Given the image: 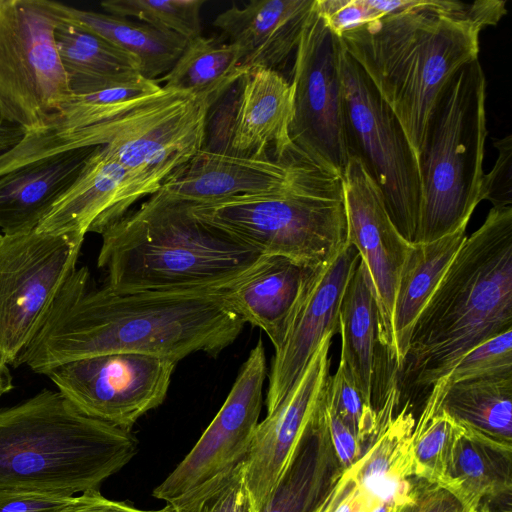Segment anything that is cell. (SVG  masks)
<instances>
[{
  "instance_id": "9c48e42d",
  "label": "cell",
  "mask_w": 512,
  "mask_h": 512,
  "mask_svg": "<svg viewBox=\"0 0 512 512\" xmlns=\"http://www.w3.org/2000/svg\"><path fill=\"white\" fill-rule=\"evenodd\" d=\"M60 21L56 1L0 0V113L25 134L72 97L55 42Z\"/></svg>"
},
{
  "instance_id": "d4e9b609",
  "label": "cell",
  "mask_w": 512,
  "mask_h": 512,
  "mask_svg": "<svg viewBox=\"0 0 512 512\" xmlns=\"http://www.w3.org/2000/svg\"><path fill=\"white\" fill-rule=\"evenodd\" d=\"M466 227L429 243H414L398 281L392 311L389 360L400 372L416 320L466 239Z\"/></svg>"
},
{
  "instance_id": "f1b7e54d",
  "label": "cell",
  "mask_w": 512,
  "mask_h": 512,
  "mask_svg": "<svg viewBox=\"0 0 512 512\" xmlns=\"http://www.w3.org/2000/svg\"><path fill=\"white\" fill-rule=\"evenodd\" d=\"M378 305L370 274L360 259L339 310L342 363L364 400L372 405L375 347L378 342Z\"/></svg>"
},
{
  "instance_id": "ab89813d",
  "label": "cell",
  "mask_w": 512,
  "mask_h": 512,
  "mask_svg": "<svg viewBox=\"0 0 512 512\" xmlns=\"http://www.w3.org/2000/svg\"><path fill=\"white\" fill-rule=\"evenodd\" d=\"M375 504L358 487L351 467L344 468L313 512H371Z\"/></svg>"
},
{
  "instance_id": "603a6c76",
  "label": "cell",
  "mask_w": 512,
  "mask_h": 512,
  "mask_svg": "<svg viewBox=\"0 0 512 512\" xmlns=\"http://www.w3.org/2000/svg\"><path fill=\"white\" fill-rule=\"evenodd\" d=\"M315 0H251L218 14L213 26L241 52L247 70H276L296 50Z\"/></svg>"
},
{
  "instance_id": "7dc6e473",
  "label": "cell",
  "mask_w": 512,
  "mask_h": 512,
  "mask_svg": "<svg viewBox=\"0 0 512 512\" xmlns=\"http://www.w3.org/2000/svg\"><path fill=\"white\" fill-rule=\"evenodd\" d=\"M395 508L390 506L387 503H380L376 507L373 508L371 512H393Z\"/></svg>"
},
{
  "instance_id": "52a82bcc",
  "label": "cell",
  "mask_w": 512,
  "mask_h": 512,
  "mask_svg": "<svg viewBox=\"0 0 512 512\" xmlns=\"http://www.w3.org/2000/svg\"><path fill=\"white\" fill-rule=\"evenodd\" d=\"M486 78L479 59L464 65L441 91L418 156L421 208L415 243L467 226L481 200Z\"/></svg>"
},
{
  "instance_id": "44dd1931",
  "label": "cell",
  "mask_w": 512,
  "mask_h": 512,
  "mask_svg": "<svg viewBox=\"0 0 512 512\" xmlns=\"http://www.w3.org/2000/svg\"><path fill=\"white\" fill-rule=\"evenodd\" d=\"M399 400L398 379L393 375L378 413L377 426L361 457L351 467L359 489L377 505L393 508L404 504L410 496L414 476L412 432L413 414L405 405L394 416Z\"/></svg>"
},
{
  "instance_id": "60d3db41",
  "label": "cell",
  "mask_w": 512,
  "mask_h": 512,
  "mask_svg": "<svg viewBox=\"0 0 512 512\" xmlns=\"http://www.w3.org/2000/svg\"><path fill=\"white\" fill-rule=\"evenodd\" d=\"M393 512H465V509L445 488L416 477L409 499Z\"/></svg>"
},
{
  "instance_id": "7bdbcfd3",
  "label": "cell",
  "mask_w": 512,
  "mask_h": 512,
  "mask_svg": "<svg viewBox=\"0 0 512 512\" xmlns=\"http://www.w3.org/2000/svg\"><path fill=\"white\" fill-rule=\"evenodd\" d=\"M325 404L328 417V425L331 435L332 444L339 463L343 468L352 466L361 457L363 450L360 443L349 430V428L341 421L336 413Z\"/></svg>"
},
{
  "instance_id": "d590c367",
  "label": "cell",
  "mask_w": 512,
  "mask_h": 512,
  "mask_svg": "<svg viewBox=\"0 0 512 512\" xmlns=\"http://www.w3.org/2000/svg\"><path fill=\"white\" fill-rule=\"evenodd\" d=\"M326 402L360 445L370 439L377 426L378 413L364 400L342 363H339L336 373L329 378Z\"/></svg>"
},
{
  "instance_id": "836d02e7",
  "label": "cell",
  "mask_w": 512,
  "mask_h": 512,
  "mask_svg": "<svg viewBox=\"0 0 512 512\" xmlns=\"http://www.w3.org/2000/svg\"><path fill=\"white\" fill-rule=\"evenodd\" d=\"M204 3L205 0H106L100 5L107 14L134 17L189 41L201 35L200 10Z\"/></svg>"
},
{
  "instance_id": "7402d4cb",
  "label": "cell",
  "mask_w": 512,
  "mask_h": 512,
  "mask_svg": "<svg viewBox=\"0 0 512 512\" xmlns=\"http://www.w3.org/2000/svg\"><path fill=\"white\" fill-rule=\"evenodd\" d=\"M240 94L227 152L253 158H281L290 138L293 87L277 70L256 67L238 81Z\"/></svg>"
},
{
  "instance_id": "4dcf8cb0",
  "label": "cell",
  "mask_w": 512,
  "mask_h": 512,
  "mask_svg": "<svg viewBox=\"0 0 512 512\" xmlns=\"http://www.w3.org/2000/svg\"><path fill=\"white\" fill-rule=\"evenodd\" d=\"M241 62V52L235 44L200 35L187 42L174 66L159 81H165L164 89L215 102L248 71Z\"/></svg>"
},
{
  "instance_id": "2e32d148",
  "label": "cell",
  "mask_w": 512,
  "mask_h": 512,
  "mask_svg": "<svg viewBox=\"0 0 512 512\" xmlns=\"http://www.w3.org/2000/svg\"><path fill=\"white\" fill-rule=\"evenodd\" d=\"M328 334L294 387L256 427L244 461L245 482L257 512L270 501L310 429L330 378Z\"/></svg>"
},
{
  "instance_id": "3957f363",
  "label": "cell",
  "mask_w": 512,
  "mask_h": 512,
  "mask_svg": "<svg viewBox=\"0 0 512 512\" xmlns=\"http://www.w3.org/2000/svg\"><path fill=\"white\" fill-rule=\"evenodd\" d=\"M509 330L512 207H492L416 320L400 372L416 386H433L469 351Z\"/></svg>"
},
{
  "instance_id": "d6986e66",
  "label": "cell",
  "mask_w": 512,
  "mask_h": 512,
  "mask_svg": "<svg viewBox=\"0 0 512 512\" xmlns=\"http://www.w3.org/2000/svg\"><path fill=\"white\" fill-rule=\"evenodd\" d=\"M146 194L117 161L96 146L80 174L54 202L35 230L48 233H101Z\"/></svg>"
},
{
  "instance_id": "ee69618b",
  "label": "cell",
  "mask_w": 512,
  "mask_h": 512,
  "mask_svg": "<svg viewBox=\"0 0 512 512\" xmlns=\"http://www.w3.org/2000/svg\"><path fill=\"white\" fill-rule=\"evenodd\" d=\"M71 497L34 494L0 495V512H49Z\"/></svg>"
},
{
  "instance_id": "ac0fdd59",
  "label": "cell",
  "mask_w": 512,
  "mask_h": 512,
  "mask_svg": "<svg viewBox=\"0 0 512 512\" xmlns=\"http://www.w3.org/2000/svg\"><path fill=\"white\" fill-rule=\"evenodd\" d=\"M303 154L293 145L281 158H253L204 147L161 183L155 195L188 204L273 192L292 178Z\"/></svg>"
},
{
  "instance_id": "4316f807",
  "label": "cell",
  "mask_w": 512,
  "mask_h": 512,
  "mask_svg": "<svg viewBox=\"0 0 512 512\" xmlns=\"http://www.w3.org/2000/svg\"><path fill=\"white\" fill-rule=\"evenodd\" d=\"M343 469L323 398L290 468L260 512H313Z\"/></svg>"
},
{
  "instance_id": "7a4b0ae2",
  "label": "cell",
  "mask_w": 512,
  "mask_h": 512,
  "mask_svg": "<svg viewBox=\"0 0 512 512\" xmlns=\"http://www.w3.org/2000/svg\"><path fill=\"white\" fill-rule=\"evenodd\" d=\"M450 0H404L339 38L399 121L417 156L438 97L464 65L478 59L481 30Z\"/></svg>"
},
{
  "instance_id": "816d5d0a",
  "label": "cell",
  "mask_w": 512,
  "mask_h": 512,
  "mask_svg": "<svg viewBox=\"0 0 512 512\" xmlns=\"http://www.w3.org/2000/svg\"><path fill=\"white\" fill-rule=\"evenodd\" d=\"M466 511V510H465Z\"/></svg>"
},
{
  "instance_id": "8992f818",
  "label": "cell",
  "mask_w": 512,
  "mask_h": 512,
  "mask_svg": "<svg viewBox=\"0 0 512 512\" xmlns=\"http://www.w3.org/2000/svg\"><path fill=\"white\" fill-rule=\"evenodd\" d=\"M200 219L262 255L318 268L348 244L342 174L303 152L281 189L190 204Z\"/></svg>"
},
{
  "instance_id": "30bf717a",
  "label": "cell",
  "mask_w": 512,
  "mask_h": 512,
  "mask_svg": "<svg viewBox=\"0 0 512 512\" xmlns=\"http://www.w3.org/2000/svg\"><path fill=\"white\" fill-rule=\"evenodd\" d=\"M339 69L349 155L363 162L395 227L414 244L421 208L417 156L396 116L342 43Z\"/></svg>"
},
{
  "instance_id": "6da1fadb",
  "label": "cell",
  "mask_w": 512,
  "mask_h": 512,
  "mask_svg": "<svg viewBox=\"0 0 512 512\" xmlns=\"http://www.w3.org/2000/svg\"><path fill=\"white\" fill-rule=\"evenodd\" d=\"M245 323L220 290L119 293L92 287L86 267L70 272L14 366L45 374L108 353H139L179 362L196 352L217 356Z\"/></svg>"
},
{
  "instance_id": "ba28073f",
  "label": "cell",
  "mask_w": 512,
  "mask_h": 512,
  "mask_svg": "<svg viewBox=\"0 0 512 512\" xmlns=\"http://www.w3.org/2000/svg\"><path fill=\"white\" fill-rule=\"evenodd\" d=\"M214 103L162 88L68 137L58 152L101 146L151 196L172 171L205 147L207 117Z\"/></svg>"
},
{
  "instance_id": "8fae6325",
  "label": "cell",
  "mask_w": 512,
  "mask_h": 512,
  "mask_svg": "<svg viewBox=\"0 0 512 512\" xmlns=\"http://www.w3.org/2000/svg\"><path fill=\"white\" fill-rule=\"evenodd\" d=\"M84 236L33 230L0 237V361L14 364L63 281Z\"/></svg>"
},
{
  "instance_id": "9a60e30c",
  "label": "cell",
  "mask_w": 512,
  "mask_h": 512,
  "mask_svg": "<svg viewBox=\"0 0 512 512\" xmlns=\"http://www.w3.org/2000/svg\"><path fill=\"white\" fill-rule=\"evenodd\" d=\"M348 243L358 251L378 305V342L392 350V311L400 274L412 243L392 222L382 194L363 162L349 155L342 173Z\"/></svg>"
},
{
  "instance_id": "e0dca14e",
  "label": "cell",
  "mask_w": 512,
  "mask_h": 512,
  "mask_svg": "<svg viewBox=\"0 0 512 512\" xmlns=\"http://www.w3.org/2000/svg\"><path fill=\"white\" fill-rule=\"evenodd\" d=\"M360 259L348 243L312 283L282 345L275 350L265 400L267 413L291 391L325 336L339 332L342 297Z\"/></svg>"
},
{
  "instance_id": "7c38bea8",
  "label": "cell",
  "mask_w": 512,
  "mask_h": 512,
  "mask_svg": "<svg viewBox=\"0 0 512 512\" xmlns=\"http://www.w3.org/2000/svg\"><path fill=\"white\" fill-rule=\"evenodd\" d=\"M266 376L265 349L259 339L220 410L190 452L154 489L156 499L179 509L245 461L259 423Z\"/></svg>"
},
{
  "instance_id": "f35d334b",
  "label": "cell",
  "mask_w": 512,
  "mask_h": 512,
  "mask_svg": "<svg viewBox=\"0 0 512 512\" xmlns=\"http://www.w3.org/2000/svg\"><path fill=\"white\" fill-rule=\"evenodd\" d=\"M498 151L495 164L484 174L481 200H488L495 208L512 207V136L494 139Z\"/></svg>"
},
{
  "instance_id": "b9f144b4",
  "label": "cell",
  "mask_w": 512,
  "mask_h": 512,
  "mask_svg": "<svg viewBox=\"0 0 512 512\" xmlns=\"http://www.w3.org/2000/svg\"><path fill=\"white\" fill-rule=\"evenodd\" d=\"M49 512H173L169 506L158 510H143L133 504L111 500L99 490H90L69 498L65 503Z\"/></svg>"
},
{
  "instance_id": "d6a6232c",
  "label": "cell",
  "mask_w": 512,
  "mask_h": 512,
  "mask_svg": "<svg viewBox=\"0 0 512 512\" xmlns=\"http://www.w3.org/2000/svg\"><path fill=\"white\" fill-rule=\"evenodd\" d=\"M464 433V428L440 406L425 405L412 432L414 477L446 489L452 452Z\"/></svg>"
},
{
  "instance_id": "5bb4252c",
  "label": "cell",
  "mask_w": 512,
  "mask_h": 512,
  "mask_svg": "<svg viewBox=\"0 0 512 512\" xmlns=\"http://www.w3.org/2000/svg\"><path fill=\"white\" fill-rule=\"evenodd\" d=\"M177 363L155 355L108 353L65 363L46 375L85 415L131 430L163 403Z\"/></svg>"
},
{
  "instance_id": "c3c4849f",
  "label": "cell",
  "mask_w": 512,
  "mask_h": 512,
  "mask_svg": "<svg viewBox=\"0 0 512 512\" xmlns=\"http://www.w3.org/2000/svg\"><path fill=\"white\" fill-rule=\"evenodd\" d=\"M476 512H492L485 505L479 506Z\"/></svg>"
},
{
  "instance_id": "277c9868",
  "label": "cell",
  "mask_w": 512,
  "mask_h": 512,
  "mask_svg": "<svg viewBox=\"0 0 512 512\" xmlns=\"http://www.w3.org/2000/svg\"><path fill=\"white\" fill-rule=\"evenodd\" d=\"M100 234L97 264L105 286L119 293L220 290L262 255L197 217L190 204L155 194Z\"/></svg>"
},
{
  "instance_id": "484cf974",
  "label": "cell",
  "mask_w": 512,
  "mask_h": 512,
  "mask_svg": "<svg viewBox=\"0 0 512 512\" xmlns=\"http://www.w3.org/2000/svg\"><path fill=\"white\" fill-rule=\"evenodd\" d=\"M55 42L72 95L143 77L139 62L130 53L62 17L55 30Z\"/></svg>"
},
{
  "instance_id": "4fadbf2b",
  "label": "cell",
  "mask_w": 512,
  "mask_h": 512,
  "mask_svg": "<svg viewBox=\"0 0 512 512\" xmlns=\"http://www.w3.org/2000/svg\"><path fill=\"white\" fill-rule=\"evenodd\" d=\"M341 40L315 9L308 17L295 50L292 69V143L339 173L349 152L345 134L339 69Z\"/></svg>"
},
{
  "instance_id": "1f68e13d",
  "label": "cell",
  "mask_w": 512,
  "mask_h": 512,
  "mask_svg": "<svg viewBox=\"0 0 512 512\" xmlns=\"http://www.w3.org/2000/svg\"><path fill=\"white\" fill-rule=\"evenodd\" d=\"M511 454L464 433L452 452L446 490L465 510L478 508L483 498H510Z\"/></svg>"
},
{
  "instance_id": "e575fe53",
  "label": "cell",
  "mask_w": 512,
  "mask_h": 512,
  "mask_svg": "<svg viewBox=\"0 0 512 512\" xmlns=\"http://www.w3.org/2000/svg\"><path fill=\"white\" fill-rule=\"evenodd\" d=\"M512 372V330L495 336L469 351L457 365L432 386L427 403L439 406L441 396L451 385Z\"/></svg>"
},
{
  "instance_id": "8d00e7d4",
  "label": "cell",
  "mask_w": 512,
  "mask_h": 512,
  "mask_svg": "<svg viewBox=\"0 0 512 512\" xmlns=\"http://www.w3.org/2000/svg\"><path fill=\"white\" fill-rule=\"evenodd\" d=\"M173 512H257L248 492L244 462L230 475Z\"/></svg>"
},
{
  "instance_id": "74e56055",
  "label": "cell",
  "mask_w": 512,
  "mask_h": 512,
  "mask_svg": "<svg viewBox=\"0 0 512 512\" xmlns=\"http://www.w3.org/2000/svg\"><path fill=\"white\" fill-rule=\"evenodd\" d=\"M314 9L338 37L383 17L368 0H315Z\"/></svg>"
},
{
  "instance_id": "f907efd6",
  "label": "cell",
  "mask_w": 512,
  "mask_h": 512,
  "mask_svg": "<svg viewBox=\"0 0 512 512\" xmlns=\"http://www.w3.org/2000/svg\"><path fill=\"white\" fill-rule=\"evenodd\" d=\"M2 236V234L0 233V237Z\"/></svg>"
},
{
  "instance_id": "cb8c5ba5",
  "label": "cell",
  "mask_w": 512,
  "mask_h": 512,
  "mask_svg": "<svg viewBox=\"0 0 512 512\" xmlns=\"http://www.w3.org/2000/svg\"><path fill=\"white\" fill-rule=\"evenodd\" d=\"M94 148L61 152L1 175V234L35 230L54 202L76 180Z\"/></svg>"
},
{
  "instance_id": "83f0119b",
  "label": "cell",
  "mask_w": 512,
  "mask_h": 512,
  "mask_svg": "<svg viewBox=\"0 0 512 512\" xmlns=\"http://www.w3.org/2000/svg\"><path fill=\"white\" fill-rule=\"evenodd\" d=\"M439 406L467 435L512 453V372L455 383Z\"/></svg>"
},
{
  "instance_id": "bcb514c9",
  "label": "cell",
  "mask_w": 512,
  "mask_h": 512,
  "mask_svg": "<svg viewBox=\"0 0 512 512\" xmlns=\"http://www.w3.org/2000/svg\"><path fill=\"white\" fill-rule=\"evenodd\" d=\"M13 389L12 377L6 364L0 361V398Z\"/></svg>"
},
{
  "instance_id": "f546056e",
  "label": "cell",
  "mask_w": 512,
  "mask_h": 512,
  "mask_svg": "<svg viewBox=\"0 0 512 512\" xmlns=\"http://www.w3.org/2000/svg\"><path fill=\"white\" fill-rule=\"evenodd\" d=\"M61 17L125 50L139 62L140 74L146 79L166 74L174 66L187 40L172 32L156 29L127 18L82 10L58 2Z\"/></svg>"
},
{
  "instance_id": "f6af8a7d",
  "label": "cell",
  "mask_w": 512,
  "mask_h": 512,
  "mask_svg": "<svg viewBox=\"0 0 512 512\" xmlns=\"http://www.w3.org/2000/svg\"><path fill=\"white\" fill-rule=\"evenodd\" d=\"M24 135L22 128L6 121L0 113V155L17 145Z\"/></svg>"
},
{
  "instance_id": "ffe728a7",
  "label": "cell",
  "mask_w": 512,
  "mask_h": 512,
  "mask_svg": "<svg viewBox=\"0 0 512 512\" xmlns=\"http://www.w3.org/2000/svg\"><path fill=\"white\" fill-rule=\"evenodd\" d=\"M324 266L311 268L284 256L261 255L241 277L223 287L221 294L228 307L244 323L265 332L277 350Z\"/></svg>"
},
{
  "instance_id": "681fc988",
  "label": "cell",
  "mask_w": 512,
  "mask_h": 512,
  "mask_svg": "<svg viewBox=\"0 0 512 512\" xmlns=\"http://www.w3.org/2000/svg\"><path fill=\"white\" fill-rule=\"evenodd\" d=\"M478 508L466 509L465 512H476Z\"/></svg>"
},
{
  "instance_id": "5b68a950",
  "label": "cell",
  "mask_w": 512,
  "mask_h": 512,
  "mask_svg": "<svg viewBox=\"0 0 512 512\" xmlns=\"http://www.w3.org/2000/svg\"><path fill=\"white\" fill-rule=\"evenodd\" d=\"M137 451L131 430L89 417L45 389L0 410V495L99 490Z\"/></svg>"
}]
</instances>
